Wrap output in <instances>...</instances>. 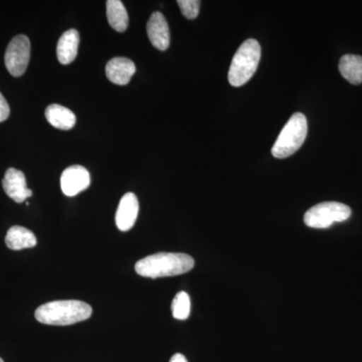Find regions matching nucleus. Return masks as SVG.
<instances>
[{"mask_svg":"<svg viewBox=\"0 0 362 362\" xmlns=\"http://www.w3.org/2000/svg\"><path fill=\"white\" fill-rule=\"evenodd\" d=\"M194 267V259L181 252H158L136 263L135 271L145 278L173 277L188 273Z\"/></svg>","mask_w":362,"mask_h":362,"instance_id":"f257e3e1","label":"nucleus"},{"mask_svg":"<svg viewBox=\"0 0 362 362\" xmlns=\"http://www.w3.org/2000/svg\"><path fill=\"white\" fill-rule=\"evenodd\" d=\"M92 307L78 300L52 301L40 306L35 317L47 325L66 326L87 320L92 315Z\"/></svg>","mask_w":362,"mask_h":362,"instance_id":"f03ea898","label":"nucleus"},{"mask_svg":"<svg viewBox=\"0 0 362 362\" xmlns=\"http://www.w3.org/2000/svg\"><path fill=\"white\" fill-rule=\"evenodd\" d=\"M261 59V45L258 40H247L243 42L233 56L230 71L228 82L233 87H242L251 80L258 69Z\"/></svg>","mask_w":362,"mask_h":362,"instance_id":"7ed1b4c3","label":"nucleus"},{"mask_svg":"<svg viewBox=\"0 0 362 362\" xmlns=\"http://www.w3.org/2000/svg\"><path fill=\"white\" fill-rule=\"evenodd\" d=\"M308 125L304 114L295 113L279 134L272 154L278 159L287 158L301 148L306 139Z\"/></svg>","mask_w":362,"mask_h":362,"instance_id":"20e7f679","label":"nucleus"},{"mask_svg":"<svg viewBox=\"0 0 362 362\" xmlns=\"http://www.w3.org/2000/svg\"><path fill=\"white\" fill-rule=\"evenodd\" d=\"M351 209L344 204L326 202L312 206L304 216L305 225L313 228H327L335 223L349 220Z\"/></svg>","mask_w":362,"mask_h":362,"instance_id":"39448f33","label":"nucleus"},{"mask_svg":"<svg viewBox=\"0 0 362 362\" xmlns=\"http://www.w3.org/2000/svg\"><path fill=\"white\" fill-rule=\"evenodd\" d=\"M30 59V42L25 35H16L9 42L6 52L7 71L13 77H21L25 73Z\"/></svg>","mask_w":362,"mask_h":362,"instance_id":"423d86ee","label":"nucleus"},{"mask_svg":"<svg viewBox=\"0 0 362 362\" xmlns=\"http://www.w3.org/2000/svg\"><path fill=\"white\" fill-rule=\"evenodd\" d=\"M89 171L81 165L70 166L64 170L61 177V187L66 197H75L90 187Z\"/></svg>","mask_w":362,"mask_h":362,"instance_id":"0eeeda50","label":"nucleus"},{"mask_svg":"<svg viewBox=\"0 0 362 362\" xmlns=\"http://www.w3.org/2000/svg\"><path fill=\"white\" fill-rule=\"evenodd\" d=\"M2 187L6 194L18 204L25 202L33 195L32 189L26 187L25 176L23 171L16 168L7 169L2 180Z\"/></svg>","mask_w":362,"mask_h":362,"instance_id":"6e6552de","label":"nucleus"},{"mask_svg":"<svg viewBox=\"0 0 362 362\" xmlns=\"http://www.w3.org/2000/svg\"><path fill=\"white\" fill-rule=\"evenodd\" d=\"M139 211V202L133 192L124 195L119 202L115 221L116 226L122 232H127L134 226Z\"/></svg>","mask_w":362,"mask_h":362,"instance_id":"1a4fd4ad","label":"nucleus"},{"mask_svg":"<svg viewBox=\"0 0 362 362\" xmlns=\"http://www.w3.org/2000/svg\"><path fill=\"white\" fill-rule=\"evenodd\" d=\"M150 42L159 51H166L170 45V33L168 21L161 13H152L147 23Z\"/></svg>","mask_w":362,"mask_h":362,"instance_id":"9d476101","label":"nucleus"},{"mask_svg":"<svg viewBox=\"0 0 362 362\" xmlns=\"http://www.w3.org/2000/svg\"><path fill=\"white\" fill-rule=\"evenodd\" d=\"M135 71V64L127 58L112 59L106 66L107 78L116 85H127Z\"/></svg>","mask_w":362,"mask_h":362,"instance_id":"9b49d317","label":"nucleus"},{"mask_svg":"<svg viewBox=\"0 0 362 362\" xmlns=\"http://www.w3.org/2000/svg\"><path fill=\"white\" fill-rule=\"evenodd\" d=\"M78 45H80V35L78 30H69L62 35L57 47V56L59 63L69 65L77 58Z\"/></svg>","mask_w":362,"mask_h":362,"instance_id":"f8f14e48","label":"nucleus"},{"mask_svg":"<svg viewBox=\"0 0 362 362\" xmlns=\"http://www.w3.org/2000/svg\"><path fill=\"white\" fill-rule=\"evenodd\" d=\"M37 240L35 233L23 226H13L6 233V244L13 251H21L23 249H30L35 247Z\"/></svg>","mask_w":362,"mask_h":362,"instance_id":"ddd939ff","label":"nucleus"},{"mask_svg":"<svg viewBox=\"0 0 362 362\" xmlns=\"http://www.w3.org/2000/svg\"><path fill=\"white\" fill-rule=\"evenodd\" d=\"M45 118L52 126L61 130H70L76 124L75 114L70 109L58 104L47 107Z\"/></svg>","mask_w":362,"mask_h":362,"instance_id":"4468645a","label":"nucleus"},{"mask_svg":"<svg viewBox=\"0 0 362 362\" xmlns=\"http://www.w3.org/2000/svg\"><path fill=\"white\" fill-rule=\"evenodd\" d=\"M339 71L350 84L362 83V57L357 54H344L339 62Z\"/></svg>","mask_w":362,"mask_h":362,"instance_id":"2eb2a0df","label":"nucleus"},{"mask_svg":"<svg viewBox=\"0 0 362 362\" xmlns=\"http://www.w3.org/2000/svg\"><path fill=\"white\" fill-rule=\"evenodd\" d=\"M107 18L114 30L119 33L125 32L129 25V16L120 0L107 1Z\"/></svg>","mask_w":362,"mask_h":362,"instance_id":"dca6fc26","label":"nucleus"},{"mask_svg":"<svg viewBox=\"0 0 362 362\" xmlns=\"http://www.w3.org/2000/svg\"><path fill=\"white\" fill-rule=\"evenodd\" d=\"M190 298L187 293L180 292L176 294L171 305L173 315L178 320H187L190 315Z\"/></svg>","mask_w":362,"mask_h":362,"instance_id":"f3484780","label":"nucleus"},{"mask_svg":"<svg viewBox=\"0 0 362 362\" xmlns=\"http://www.w3.org/2000/svg\"><path fill=\"white\" fill-rule=\"evenodd\" d=\"M177 4L181 13L187 20H194L199 16V7H201V1L199 0H178Z\"/></svg>","mask_w":362,"mask_h":362,"instance_id":"a211bd4d","label":"nucleus"},{"mask_svg":"<svg viewBox=\"0 0 362 362\" xmlns=\"http://www.w3.org/2000/svg\"><path fill=\"white\" fill-rule=\"evenodd\" d=\"M9 114H11V109H9L8 104H7L6 98L0 93V123L7 120Z\"/></svg>","mask_w":362,"mask_h":362,"instance_id":"6ab92c4d","label":"nucleus"},{"mask_svg":"<svg viewBox=\"0 0 362 362\" xmlns=\"http://www.w3.org/2000/svg\"><path fill=\"white\" fill-rule=\"evenodd\" d=\"M170 362H187V359L181 354H176L171 357Z\"/></svg>","mask_w":362,"mask_h":362,"instance_id":"aec40b11","label":"nucleus"},{"mask_svg":"<svg viewBox=\"0 0 362 362\" xmlns=\"http://www.w3.org/2000/svg\"><path fill=\"white\" fill-rule=\"evenodd\" d=\"M0 362H4V359H2L1 357H0Z\"/></svg>","mask_w":362,"mask_h":362,"instance_id":"412c9836","label":"nucleus"}]
</instances>
